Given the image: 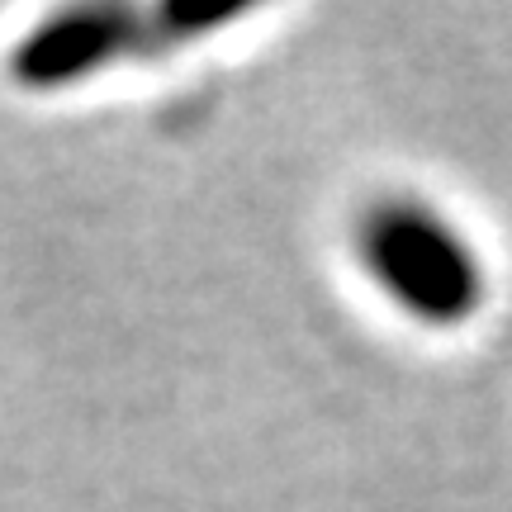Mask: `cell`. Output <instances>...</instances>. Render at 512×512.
I'll return each mask as SVG.
<instances>
[{
	"instance_id": "cell-1",
	"label": "cell",
	"mask_w": 512,
	"mask_h": 512,
	"mask_svg": "<svg viewBox=\"0 0 512 512\" xmlns=\"http://www.w3.org/2000/svg\"><path fill=\"white\" fill-rule=\"evenodd\" d=\"M351 252L375 299L422 332L470 328L489 304V261L479 242L418 190L366 200L351 223Z\"/></svg>"
},
{
	"instance_id": "cell-2",
	"label": "cell",
	"mask_w": 512,
	"mask_h": 512,
	"mask_svg": "<svg viewBox=\"0 0 512 512\" xmlns=\"http://www.w3.org/2000/svg\"><path fill=\"white\" fill-rule=\"evenodd\" d=\"M242 10L233 5H190V0H86V5H62L34 19L19 38L5 72L19 91L29 95H62L76 86H91L105 72L133 67V62H157L204 43L219 29H228Z\"/></svg>"
}]
</instances>
